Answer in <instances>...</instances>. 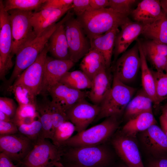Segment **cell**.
<instances>
[{"mask_svg": "<svg viewBox=\"0 0 167 167\" xmlns=\"http://www.w3.org/2000/svg\"><path fill=\"white\" fill-rule=\"evenodd\" d=\"M66 167H84L80 166H79L74 165H70L66 166Z\"/></svg>", "mask_w": 167, "mask_h": 167, "instance_id": "db71d44e", "label": "cell"}, {"mask_svg": "<svg viewBox=\"0 0 167 167\" xmlns=\"http://www.w3.org/2000/svg\"><path fill=\"white\" fill-rule=\"evenodd\" d=\"M73 14L69 11L60 21L46 29L18 52L16 55L13 70L7 83L8 87L11 85L21 74L34 62L44 49L54 32Z\"/></svg>", "mask_w": 167, "mask_h": 167, "instance_id": "7a4b0ae2", "label": "cell"}, {"mask_svg": "<svg viewBox=\"0 0 167 167\" xmlns=\"http://www.w3.org/2000/svg\"><path fill=\"white\" fill-rule=\"evenodd\" d=\"M59 83L73 89L82 90L90 89L92 81L81 70L68 71L61 79Z\"/></svg>", "mask_w": 167, "mask_h": 167, "instance_id": "83f0119b", "label": "cell"}, {"mask_svg": "<svg viewBox=\"0 0 167 167\" xmlns=\"http://www.w3.org/2000/svg\"><path fill=\"white\" fill-rule=\"evenodd\" d=\"M143 25L141 35L146 39L167 44V14L164 11L159 19Z\"/></svg>", "mask_w": 167, "mask_h": 167, "instance_id": "cb8c5ba5", "label": "cell"}, {"mask_svg": "<svg viewBox=\"0 0 167 167\" xmlns=\"http://www.w3.org/2000/svg\"><path fill=\"white\" fill-rule=\"evenodd\" d=\"M117 154L128 167H144L135 138L122 133L113 140Z\"/></svg>", "mask_w": 167, "mask_h": 167, "instance_id": "2e32d148", "label": "cell"}, {"mask_svg": "<svg viewBox=\"0 0 167 167\" xmlns=\"http://www.w3.org/2000/svg\"><path fill=\"white\" fill-rule=\"evenodd\" d=\"M140 133L141 143L148 153L155 158L167 156V137L161 128L154 124Z\"/></svg>", "mask_w": 167, "mask_h": 167, "instance_id": "9a60e30c", "label": "cell"}, {"mask_svg": "<svg viewBox=\"0 0 167 167\" xmlns=\"http://www.w3.org/2000/svg\"><path fill=\"white\" fill-rule=\"evenodd\" d=\"M107 70L102 69L92 80L88 97L94 104L100 105L111 87L112 80Z\"/></svg>", "mask_w": 167, "mask_h": 167, "instance_id": "44dd1931", "label": "cell"}, {"mask_svg": "<svg viewBox=\"0 0 167 167\" xmlns=\"http://www.w3.org/2000/svg\"><path fill=\"white\" fill-rule=\"evenodd\" d=\"M0 167H17L7 156L0 153Z\"/></svg>", "mask_w": 167, "mask_h": 167, "instance_id": "7dc6e473", "label": "cell"}, {"mask_svg": "<svg viewBox=\"0 0 167 167\" xmlns=\"http://www.w3.org/2000/svg\"><path fill=\"white\" fill-rule=\"evenodd\" d=\"M76 18L90 41L115 26L120 27L128 19V16L109 7L100 9L90 8Z\"/></svg>", "mask_w": 167, "mask_h": 167, "instance_id": "6da1fadb", "label": "cell"}, {"mask_svg": "<svg viewBox=\"0 0 167 167\" xmlns=\"http://www.w3.org/2000/svg\"><path fill=\"white\" fill-rule=\"evenodd\" d=\"M55 167H66L64 166L60 161L56 162L55 164Z\"/></svg>", "mask_w": 167, "mask_h": 167, "instance_id": "f5cc1de1", "label": "cell"}, {"mask_svg": "<svg viewBox=\"0 0 167 167\" xmlns=\"http://www.w3.org/2000/svg\"><path fill=\"white\" fill-rule=\"evenodd\" d=\"M73 1V0H47L40 11L48 8L62 9L71 6Z\"/></svg>", "mask_w": 167, "mask_h": 167, "instance_id": "7bdbcfd3", "label": "cell"}, {"mask_svg": "<svg viewBox=\"0 0 167 167\" xmlns=\"http://www.w3.org/2000/svg\"><path fill=\"white\" fill-rule=\"evenodd\" d=\"M17 108L12 99L6 97H0V111L12 119L15 116Z\"/></svg>", "mask_w": 167, "mask_h": 167, "instance_id": "60d3db41", "label": "cell"}, {"mask_svg": "<svg viewBox=\"0 0 167 167\" xmlns=\"http://www.w3.org/2000/svg\"><path fill=\"white\" fill-rule=\"evenodd\" d=\"M18 133L17 126L13 122L0 121V135L14 134Z\"/></svg>", "mask_w": 167, "mask_h": 167, "instance_id": "ee69618b", "label": "cell"}, {"mask_svg": "<svg viewBox=\"0 0 167 167\" xmlns=\"http://www.w3.org/2000/svg\"><path fill=\"white\" fill-rule=\"evenodd\" d=\"M8 89L13 94L19 105H32L36 106V96L28 87L21 84H13Z\"/></svg>", "mask_w": 167, "mask_h": 167, "instance_id": "f546056e", "label": "cell"}, {"mask_svg": "<svg viewBox=\"0 0 167 167\" xmlns=\"http://www.w3.org/2000/svg\"><path fill=\"white\" fill-rule=\"evenodd\" d=\"M148 167H167V156L154 158L149 162Z\"/></svg>", "mask_w": 167, "mask_h": 167, "instance_id": "bcb514c9", "label": "cell"}, {"mask_svg": "<svg viewBox=\"0 0 167 167\" xmlns=\"http://www.w3.org/2000/svg\"><path fill=\"white\" fill-rule=\"evenodd\" d=\"M136 88L125 84L114 75L111 87L100 104V111L97 120L109 117H119L123 114Z\"/></svg>", "mask_w": 167, "mask_h": 167, "instance_id": "3957f363", "label": "cell"}, {"mask_svg": "<svg viewBox=\"0 0 167 167\" xmlns=\"http://www.w3.org/2000/svg\"><path fill=\"white\" fill-rule=\"evenodd\" d=\"M52 101L60 105L66 111L79 101L88 97V92L75 89L58 83L48 89Z\"/></svg>", "mask_w": 167, "mask_h": 167, "instance_id": "ac0fdd59", "label": "cell"}, {"mask_svg": "<svg viewBox=\"0 0 167 167\" xmlns=\"http://www.w3.org/2000/svg\"><path fill=\"white\" fill-rule=\"evenodd\" d=\"M8 12L11 23L12 38L11 54L13 56L37 36L31 22L32 11L13 10Z\"/></svg>", "mask_w": 167, "mask_h": 167, "instance_id": "8992f818", "label": "cell"}, {"mask_svg": "<svg viewBox=\"0 0 167 167\" xmlns=\"http://www.w3.org/2000/svg\"><path fill=\"white\" fill-rule=\"evenodd\" d=\"M160 2L163 10L167 14V0H161Z\"/></svg>", "mask_w": 167, "mask_h": 167, "instance_id": "816d5d0a", "label": "cell"}, {"mask_svg": "<svg viewBox=\"0 0 167 167\" xmlns=\"http://www.w3.org/2000/svg\"><path fill=\"white\" fill-rule=\"evenodd\" d=\"M75 131V126L71 122H64L55 130L52 135L50 139L52 143L58 147H63Z\"/></svg>", "mask_w": 167, "mask_h": 167, "instance_id": "d6a6232c", "label": "cell"}, {"mask_svg": "<svg viewBox=\"0 0 167 167\" xmlns=\"http://www.w3.org/2000/svg\"><path fill=\"white\" fill-rule=\"evenodd\" d=\"M64 24L61 25L50 36L48 43L49 52L55 59L70 60Z\"/></svg>", "mask_w": 167, "mask_h": 167, "instance_id": "603a6c76", "label": "cell"}, {"mask_svg": "<svg viewBox=\"0 0 167 167\" xmlns=\"http://www.w3.org/2000/svg\"><path fill=\"white\" fill-rule=\"evenodd\" d=\"M12 38L9 15L0 0V77L4 80L5 75L13 66L11 54Z\"/></svg>", "mask_w": 167, "mask_h": 167, "instance_id": "9c48e42d", "label": "cell"}, {"mask_svg": "<svg viewBox=\"0 0 167 167\" xmlns=\"http://www.w3.org/2000/svg\"><path fill=\"white\" fill-rule=\"evenodd\" d=\"M49 51L48 42L34 62L21 74L13 84H21L28 87L36 96L41 94L44 64Z\"/></svg>", "mask_w": 167, "mask_h": 167, "instance_id": "7c38bea8", "label": "cell"}, {"mask_svg": "<svg viewBox=\"0 0 167 167\" xmlns=\"http://www.w3.org/2000/svg\"><path fill=\"white\" fill-rule=\"evenodd\" d=\"M75 64L70 60L58 59L47 56L44 64L41 94L45 95L48 89L59 83L62 76Z\"/></svg>", "mask_w": 167, "mask_h": 167, "instance_id": "5bb4252c", "label": "cell"}, {"mask_svg": "<svg viewBox=\"0 0 167 167\" xmlns=\"http://www.w3.org/2000/svg\"><path fill=\"white\" fill-rule=\"evenodd\" d=\"M45 139H39L30 152L16 165L17 167H55L63 155L62 147H58Z\"/></svg>", "mask_w": 167, "mask_h": 167, "instance_id": "52a82bcc", "label": "cell"}, {"mask_svg": "<svg viewBox=\"0 0 167 167\" xmlns=\"http://www.w3.org/2000/svg\"><path fill=\"white\" fill-rule=\"evenodd\" d=\"M137 0H109V8L117 12L128 16L133 10V7Z\"/></svg>", "mask_w": 167, "mask_h": 167, "instance_id": "74e56055", "label": "cell"}, {"mask_svg": "<svg viewBox=\"0 0 167 167\" xmlns=\"http://www.w3.org/2000/svg\"><path fill=\"white\" fill-rule=\"evenodd\" d=\"M128 167L127 166H123V167Z\"/></svg>", "mask_w": 167, "mask_h": 167, "instance_id": "9f6ffc18", "label": "cell"}, {"mask_svg": "<svg viewBox=\"0 0 167 167\" xmlns=\"http://www.w3.org/2000/svg\"><path fill=\"white\" fill-rule=\"evenodd\" d=\"M19 132L28 138L35 143L41 139L42 125L39 117L32 123L17 126Z\"/></svg>", "mask_w": 167, "mask_h": 167, "instance_id": "836d02e7", "label": "cell"}, {"mask_svg": "<svg viewBox=\"0 0 167 167\" xmlns=\"http://www.w3.org/2000/svg\"><path fill=\"white\" fill-rule=\"evenodd\" d=\"M71 8L72 5L62 9H56L46 19L33 27L36 36L40 35L46 29L56 23L61 17Z\"/></svg>", "mask_w": 167, "mask_h": 167, "instance_id": "d590c367", "label": "cell"}, {"mask_svg": "<svg viewBox=\"0 0 167 167\" xmlns=\"http://www.w3.org/2000/svg\"><path fill=\"white\" fill-rule=\"evenodd\" d=\"M156 85V103L155 107L167 99V74L164 72L152 70Z\"/></svg>", "mask_w": 167, "mask_h": 167, "instance_id": "e575fe53", "label": "cell"}, {"mask_svg": "<svg viewBox=\"0 0 167 167\" xmlns=\"http://www.w3.org/2000/svg\"><path fill=\"white\" fill-rule=\"evenodd\" d=\"M0 121L6 122H13L12 119L10 117L0 111Z\"/></svg>", "mask_w": 167, "mask_h": 167, "instance_id": "681fc988", "label": "cell"}, {"mask_svg": "<svg viewBox=\"0 0 167 167\" xmlns=\"http://www.w3.org/2000/svg\"><path fill=\"white\" fill-rule=\"evenodd\" d=\"M156 122L153 113H143L127 121L122 127L121 133L135 138L138 133L145 131Z\"/></svg>", "mask_w": 167, "mask_h": 167, "instance_id": "d4e9b609", "label": "cell"}, {"mask_svg": "<svg viewBox=\"0 0 167 167\" xmlns=\"http://www.w3.org/2000/svg\"><path fill=\"white\" fill-rule=\"evenodd\" d=\"M119 26L116 25L103 34L93 38L90 41L91 49L100 52L105 60L107 69L111 65L116 35Z\"/></svg>", "mask_w": 167, "mask_h": 167, "instance_id": "ffe728a7", "label": "cell"}, {"mask_svg": "<svg viewBox=\"0 0 167 167\" xmlns=\"http://www.w3.org/2000/svg\"><path fill=\"white\" fill-rule=\"evenodd\" d=\"M36 143L19 133L0 135V152L16 164L33 148Z\"/></svg>", "mask_w": 167, "mask_h": 167, "instance_id": "30bf717a", "label": "cell"}, {"mask_svg": "<svg viewBox=\"0 0 167 167\" xmlns=\"http://www.w3.org/2000/svg\"><path fill=\"white\" fill-rule=\"evenodd\" d=\"M90 5L94 9L106 8L109 6V0H90Z\"/></svg>", "mask_w": 167, "mask_h": 167, "instance_id": "f6af8a7d", "label": "cell"}, {"mask_svg": "<svg viewBox=\"0 0 167 167\" xmlns=\"http://www.w3.org/2000/svg\"><path fill=\"white\" fill-rule=\"evenodd\" d=\"M141 42L143 50L167 57V44L159 43L148 39L142 42L141 41Z\"/></svg>", "mask_w": 167, "mask_h": 167, "instance_id": "ab89813d", "label": "cell"}, {"mask_svg": "<svg viewBox=\"0 0 167 167\" xmlns=\"http://www.w3.org/2000/svg\"><path fill=\"white\" fill-rule=\"evenodd\" d=\"M50 102L45 99L40 103L37 102L36 106L42 125L41 139H50L51 136L53 123Z\"/></svg>", "mask_w": 167, "mask_h": 167, "instance_id": "f1b7e54d", "label": "cell"}, {"mask_svg": "<svg viewBox=\"0 0 167 167\" xmlns=\"http://www.w3.org/2000/svg\"><path fill=\"white\" fill-rule=\"evenodd\" d=\"M39 117L36 106L32 105H19L12 122L17 126L32 123Z\"/></svg>", "mask_w": 167, "mask_h": 167, "instance_id": "1f68e13d", "label": "cell"}, {"mask_svg": "<svg viewBox=\"0 0 167 167\" xmlns=\"http://www.w3.org/2000/svg\"><path fill=\"white\" fill-rule=\"evenodd\" d=\"M73 15L64 23V25L70 59L75 63L85 56L91 47L90 40L79 21Z\"/></svg>", "mask_w": 167, "mask_h": 167, "instance_id": "ba28073f", "label": "cell"}, {"mask_svg": "<svg viewBox=\"0 0 167 167\" xmlns=\"http://www.w3.org/2000/svg\"><path fill=\"white\" fill-rule=\"evenodd\" d=\"M141 60L140 69L142 89L150 97L155 107L156 103V85L152 70L148 65L147 60L143 49L141 41L138 40Z\"/></svg>", "mask_w": 167, "mask_h": 167, "instance_id": "4316f807", "label": "cell"}, {"mask_svg": "<svg viewBox=\"0 0 167 167\" xmlns=\"http://www.w3.org/2000/svg\"><path fill=\"white\" fill-rule=\"evenodd\" d=\"M90 8V0H73L71 10L77 17Z\"/></svg>", "mask_w": 167, "mask_h": 167, "instance_id": "b9f144b4", "label": "cell"}, {"mask_svg": "<svg viewBox=\"0 0 167 167\" xmlns=\"http://www.w3.org/2000/svg\"><path fill=\"white\" fill-rule=\"evenodd\" d=\"M80 68L92 81L94 77L104 68H106L103 55L97 50L91 49L82 58Z\"/></svg>", "mask_w": 167, "mask_h": 167, "instance_id": "484cf974", "label": "cell"}, {"mask_svg": "<svg viewBox=\"0 0 167 167\" xmlns=\"http://www.w3.org/2000/svg\"><path fill=\"white\" fill-rule=\"evenodd\" d=\"M143 50L147 60L149 61L156 70V71L164 72L167 65V57L152 51Z\"/></svg>", "mask_w": 167, "mask_h": 167, "instance_id": "f35d334b", "label": "cell"}, {"mask_svg": "<svg viewBox=\"0 0 167 167\" xmlns=\"http://www.w3.org/2000/svg\"><path fill=\"white\" fill-rule=\"evenodd\" d=\"M120 27L121 30L117 33L115 41L113 52L114 60L125 52L131 43L141 34L143 25L131 21L128 18Z\"/></svg>", "mask_w": 167, "mask_h": 167, "instance_id": "e0dca14e", "label": "cell"}, {"mask_svg": "<svg viewBox=\"0 0 167 167\" xmlns=\"http://www.w3.org/2000/svg\"><path fill=\"white\" fill-rule=\"evenodd\" d=\"M69 148L64 150L62 157L65 162L62 163L65 166L74 165L84 167H104L110 160L108 149L101 145Z\"/></svg>", "mask_w": 167, "mask_h": 167, "instance_id": "277c9868", "label": "cell"}, {"mask_svg": "<svg viewBox=\"0 0 167 167\" xmlns=\"http://www.w3.org/2000/svg\"><path fill=\"white\" fill-rule=\"evenodd\" d=\"M166 103H167V102H166Z\"/></svg>", "mask_w": 167, "mask_h": 167, "instance_id": "6f0895ef", "label": "cell"}, {"mask_svg": "<svg viewBox=\"0 0 167 167\" xmlns=\"http://www.w3.org/2000/svg\"><path fill=\"white\" fill-rule=\"evenodd\" d=\"M50 107L53 123L52 136L58 127L68 120L66 112L61 105L51 100L50 102Z\"/></svg>", "mask_w": 167, "mask_h": 167, "instance_id": "8d00e7d4", "label": "cell"}, {"mask_svg": "<svg viewBox=\"0 0 167 167\" xmlns=\"http://www.w3.org/2000/svg\"><path fill=\"white\" fill-rule=\"evenodd\" d=\"M163 12L160 0H143L138 3L131 14L135 21L145 24L159 19Z\"/></svg>", "mask_w": 167, "mask_h": 167, "instance_id": "d6986e66", "label": "cell"}, {"mask_svg": "<svg viewBox=\"0 0 167 167\" xmlns=\"http://www.w3.org/2000/svg\"><path fill=\"white\" fill-rule=\"evenodd\" d=\"M159 119L161 128L167 137V121L161 115Z\"/></svg>", "mask_w": 167, "mask_h": 167, "instance_id": "c3c4849f", "label": "cell"}, {"mask_svg": "<svg viewBox=\"0 0 167 167\" xmlns=\"http://www.w3.org/2000/svg\"><path fill=\"white\" fill-rule=\"evenodd\" d=\"M165 73L167 74V65L165 68Z\"/></svg>", "mask_w": 167, "mask_h": 167, "instance_id": "11a10c76", "label": "cell"}, {"mask_svg": "<svg viewBox=\"0 0 167 167\" xmlns=\"http://www.w3.org/2000/svg\"><path fill=\"white\" fill-rule=\"evenodd\" d=\"M167 121V103H166L162 108V114L161 115Z\"/></svg>", "mask_w": 167, "mask_h": 167, "instance_id": "f907efd6", "label": "cell"}, {"mask_svg": "<svg viewBox=\"0 0 167 167\" xmlns=\"http://www.w3.org/2000/svg\"><path fill=\"white\" fill-rule=\"evenodd\" d=\"M100 105L87 101L85 99L77 102L66 111L68 121L75 126L77 133L86 129L97 118Z\"/></svg>", "mask_w": 167, "mask_h": 167, "instance_id": "4fadbf2b", "label": "cell"}, {"mask_svg": "<svg viewBox=\"0 0 167 167\" xmlns=\"http://www.w3.org/2000/svg\"><path fill=\"white\" fill-rule=\"evenodd\" d=\"M140 67L141 60L137 41L117 59L114 75L121 82L128 85L135 79Z\"/></svg>", "mask_w": 167, "mask_h": 167, "instance_id": "8fae6325", "label": "cell"}, {"mask_svg": "<svg viewBox=\"0 0 167 167\" xmlns=\"http://www.w3.org/2000/svg\"><path fill=\"white\" fill-rule=\"evenodd\" d=\"M47 0H6L3 4L5 10L7 11L18 10L35 12L40 11Z\"/></svg>", "mask_w": 167, "mask_h": 167, "instance_id": "4dcf8cb0", "label": "cell"}, {"mask_svg": "<svg viewBox=\"0 0 167 167\" xmlns=\"http://www.w3.org/2000/svg\"><path fill=\"white\" fill-rule=\"evenodd\" d=\"M118 118L109 117L100 123L72 136L63 146L75 147L101 145L108 140L118 128Z\"/></svg>", "mask_w": 167, "mask_h": 167, "instance_id": "5b68a950", "label": "cell"}, {"mask_svg": "<svg viewBox=\"0 0 167 167\" xmlns=\"http://www.w3.org/2000/svg\"><path fill=\"white\" fill-rule=\"evenodd\" d=\"M153 102L142 88L133 97L123 113L124 118L128 121L146 112H152Z\"/></svg>", "mask_w": 167, "mask_h": 167, "instance_id": "7402d4cb", "label": "cell"}]
</instances>
